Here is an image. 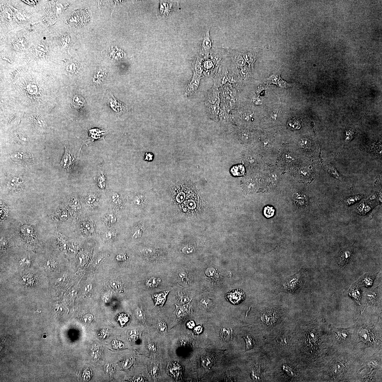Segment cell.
<instances>
[{
  "label": "cell",
  "mask_w": 382,
  "mask_h": 382,
  "mask_svg": "<svg viewBox=\"0 0 382 382\" xmlns=\"http://www.w3.org/2000/svg\"><path fill=\"white\" fill-rule=\"evenodd\" d=\"M244 339L246 341L247 345L246 351L250 350L253 348V346L255 344L254 339L251 335H248L244 337Z\"/></svg>",
  "instance_id": "34"
},
{
  "label": "cell",
  "mask_w": 382,
  "mask_h": 382,
  "mask_svg": "<svg viewBox=\"0 0 382 382\" xmlns=\"http://www.w3.org/2000/svg\"><path fill=\"white\" fill-rule=\"evenodd\" d=\"M169 292V291H167L153 294L152 297L155 302V306L163 305Z\"/></svg>",
  "instance_id": "17"
},
{
  "label": "cell",
  "mask_w": 382,
  "mask_h": 382,
  "mask_svg": "<svg viewBox=\"0 0 382 382\" xmlns=\"http://www.w3.org/2000/svg\"><path fill=\"white\" fill-rule=\"evenodd\" d=\"M115 236V234L112 231H109L106 233L105 237L108 240H110L113 239Z\"/></svg>",
  "instance_id": "50"
},
{
  "label": "cell",
  "mask_w": 382,
  "mask_h": 382,
  "mask_svg": "<svg viewBox=\"0 0 382 382\" xmlns=\"http://www.w3.org/2000/svg\"><path fill=\"white\" fill-rule=\"evenodd\" d=\"M193 251V249L191 247H185L183 249V251L185 253H190Z\"/></svg>",
  "instance_id": "58"
},
{
  "label": "cell",
  "mask_w": 382,
  "mask_h": 382,
  "mask_svg": "<svg viewBox=\"0 0 382 382\" xmlns=\"http://www.w3.org/2000/svg\"><path fill=\"white\" fill-rule=\"evenodd\" d=\"M187 326L189 328L193 329L195 326V322L193 320H191L187 324Z\"/></svg>",
  "instance_id": "57"
},
{
  "label": "cell",
  "mask_w": 382,
  "mask_h": 382,
  "mask_svg": "<svg viewBox=\"0 0 382 382\" xmlns=\"http://www.w3.org/2000/svg\"><path fill=\"white\" fill-rule=\"evenodd\" d=\"M157 370L156 368H154L152 371V374L153 376H155L157 373Z\"/></svg>",
  "instance_id": "61"
},
{
  "label": "cell",
  "mask_w": 382,
  "mask_h": 382,
  "mask_svg": "<svg viewBox=\"0 0 382 382\" xmlns=\"http://www.w3.org/2000/svg\"><path fill=\"white\" fill-rule=\"evenodd\" d=\"M65 148L66 152L61 162V165L64 169L67 170H70L74 167L75 159L72 153L69 151L66 147Z\"/></svg>",
  "instance_id": "11"
},
{
  "label": "cell",
  "mask_w": 382,
  "mask_h": 382,
  "mask_svg": "<svg viewBox=\"0 0 382 382\" xmlns=\"http://www.w3.org/2000/svg\"><path fill=\"white\" fill-rule=\"evenodd\" d=\"M252 101L254 104L259 105L261 104V101L260 99L256 96H253L252 97Z\"/></svg>",
  "instance_id": "51"
},
{
  "label": "cell",
  "mask_w": 382,
  "mask_h": 382,
  "mask_svg": "<svg viewBox=\"0 0 382 382\" xmlns=\"http://www.w3.org/2000/svg\"><path fill=\"white\" fill-rule=\"evenodd\" d=\"M11 157L14 161L24 164H30L31 161H30L32 160V157H30V155L22 153L13 154L12 155Z\"/></svg>",
  "instance_id": "16"
},
{
  "label": "cell",
  "mask_w": 382,
  "mask_h": 382,
  "mask_svg": "<svg viewBox=\"0 0 382 382\" xmlns=\"http://www.w3.org/2000/svg\"><path fill=\"white\" fill-rule=\"evenodd\" d=\"M352 290V296L353 298L356 299V300H358V299L360 298V293L359 290L357 288H355Z\"/></svg>",
  "instance_id": "47"
},
{
  "label": "cell",
  "mask_w": 382,
  "mask_h": 382,
  "mask_svg": "<svg viewBox=\"0 0 382 382\" xmlns=\"http://www.w3.org/2000/svg\"><path fill=\"white\" fill-rule=\"evenodd\" d=\"M309 173V171L308 169L305 168L301 169L300 172L301 175L305 177L308 176Z\"/></svg>",
  "instance_id": "52"
},
{
  "label": "cell",
  "mask_w": 382,
  "mask_h": 382,
  "mask_svg": "<svg viewBox=\"0 0 382 382\" xmlns=\"http://www.w3.org/2000/svg\"><path fill=\"white\" fill-rule=\"evenodd\" d=\"M288 125L290 128L292 129H300L301 126V121L299 119L294 118L290 120Z\"/></svg>",
  "instance_id": "31"
},
{
  "label": "cell",
  "mask_w": 382,
  "mask_h": 382,
  "mask_svg": "<svg viewBox=\"0 0 382 382\" xmlns=\"http://www.w3.org/2000/svg\"><path fill=\"white\" fill-rule=\"evenodd\" d=\"M247 161L250 163H253L254 161V160L253 157H247Z\"/></svg>",
  "instance_id": "60"
},
{
  "label": "cell",
  "mask_w": 382,
  "mask_h": 382,
  "mask_svg": "<svg viewBox=\"0 0 382 382\" xmlns=\"http://www.w3.org/2000/svg\"><path fill=\"white\" fill-rule=\"evenodd\" d=\"M233 334V329L230 328L223 327L221 330V338L224 341H229L232 338Z\"/></svg>",
  "instance_id": "21"
},
{
  "label": "cell",
  "mask_w": 382,
  "mask_h": 382,
  "mask_svg": "<svg viewBox=\"0 0 382 382\" xmlns=\"http://www.w3.org/2000/svg\"><path fill=\"white\" fill-rule=\"evenodd\" d=\"M110 285L112 288L115 290H121L122 287L121 282L118 281H112L110 282Z\"/></svg>",
  "instance_id": "42"
},
{
  "label": "cell",
  "mask_w": 382,
  "mask_h": 382,
  "mask_svg": "<svg viewBox=\"0 0 382 382\" xmlns=\"http://www.w3.org/2000/svg\"><path fill=\"white\" fill-rule=\"evenodd\" d=\"M231 119L230 112L225 108H221L219 114V120L223 122H227Z\"/></svg>",
  "instance_id": "26"
},
{
  "label": "cell",
  "mask_w": 382,
  "mask_h": 382,
  "mask_svg": "<svg viewBox=\"0 0 382 382\" xmlns=\"http://www.w3.org/2000/svg\"><path fill=\"white\" fill-rule=\"evenodd\" d=\"M70 18V21H73L76 25L78 24L79 25H84L87 23L89 20V16L88 13L84 10H82L79 13H75Z\"/></svg>",
  "instance_id": "14"
},
{
  "label": "cell",
  "mask_w": 382,
  "mask_h": 382,
  "mask_svg": "<svg viewBox=\"0 0 382 382\" xmlns=\"http://www.w3.org/2000/svg\"><path fill=\"white\" fill-rule=\"evenodd\" d=\"M210 28L207 29L202 39L200 54L202 56L203 60L209 58L210 51L212 48L213 42L210 35Z\"/></svg>",
  "instance_id": "5"
},
{
  "label": "cell",
  "mask_w": 382,
  "mask_h": 382,
  "mask_svg": "<svg viewBox=\"0 0 382 382\" xmlns=\"http://www.w3.org/2000/svg\"><path fill=\"white\" fill-rule=\"evenodd\" d=\"M23 182L22 178L13 177L10 179L8 182V187L11 190L18 189Z\"/></svg>",
  "instance_id": "24"
},
{
  "label": "cell",
  "mask_w": 382,
  "mask_h": 382,
  "mask_svg": "<svg viewBox=\"0 0 382 382\" xmlns=\"http://www.w3.org/2000/svg\"><path fill=\"white\" fill-rule=\"evenodd\" d=\"M145 160H147L148 161H151L153 160V155L151 153H146L145 154Z\"/></svg>",
  "instance_id": "56"
},
{
  "label": "cell",
  "mask_w": 382,
  "mask_h": 382,
  "mask_svg": "<svg viewBox=\"0 0 382 382\" xmlns=\"http://www.w3.org/2000/svg\"><path fill=\"white\" fill-rule=\"evenodd\" d=\"M190 301V299L185 294L181 292H179L177 296V302L179 304H185Z\"/></svg>",
  "instance_id": "32"
},
{
  "label": "cell",
  "mask_w": 382,
  "mask_h": 382,
  "mask_svg": "<svg viewBox=\"0 0 382 382\" xmlns=\"http://www.w3.org/2000/svg\"><path fill=\"white\" fill-rule=\"evenodd\" d=\"M328 172L330 174H332L335 177L338 179V180H342V176L339 173L336 168L333 166H329L328 167Z\"/></svg>",
  "instance_id": "36"
},
{
  "label": "cell",
  "mask_w": 382,
  "mask_h": 382,
  "mask_svg": "<svg viewBox=\"0 0 382 382\" xmlns=\"http://www.w3.org/2000/svg\"><path fill=\"white\" fill-rule=\"evenodd\" d=\"M202 330L203 328L201 325H199L195 328L194 331L196 334H199L201 333Z\"/></svg>",
  "instance_id": "53"
},
{
  "label": "cell",
  "mask_w": 382,
  "mask_h": 382,
  "mask_svg": "<svg viewBox=\"0 0 382 382\" xmlns=\"http://www.w3.org/2000/svg\"><path fill=\"white\" fill-rule=\"evenodd\" d=\"M85 200L88 206L92 208L97 206L99 203L98 195L94 192H90L88 193Z\"/></svg>",
  "instance_id": "18"
},
{
  "label": "cell",
  "mask_w": 382,
  "mask_h": 382,
  "mask_svg": "<svg viewBox=\"0 0 382 382\" xmlns=\"http://www.w3.org/2000/svg\"><path fill=\"white\" fill-rule=\"evenodd\" d=\"M278 83H279V86L284 87H284L288 86V84H287L286 82L281 79H280L279 81L278 82Z\"/></svg>",
  "instance_id": "55"
},
{
  "label": "cell",
  "mask_w": 382,
  "mask_h": 382,
  "mask_svg": "<svg viewBox=\"0 0 382 382\" xmlns=\"http://www.w3.org/2000/svg\"><path fill=\"white\" fill-rule=\"evenodd\" d=\"M275 209L273 207L267 206L265 207L264 210V214L268 218H269L274 215Z\"/></svg>",
  "instance_id": "37"
},
{
  "label": "cell",
  "mask_w": 382,
  "mask_h": 382,
  "mask_svg": "<svg viewBox=\"0 0 382 382\" xmlns=\"http://www.w3.org/2000/svg\"><path fill=\"white\" fill-rule=\"evenodd\" d=\"M239 137L243 140H247L249 138V134L247 133H239Z\"/></svg>",
  "instance_id": "48"
},
{
  "label": "cell",
  "mask_w": 382,
  "mask_h": 382,
  "mask_svg": "<svg viewBox=\"0 0 382 382\" xmlns=\"http://www.w3.org/2000/svg\"><path fill=\"white\" fill-rule=\"evenodd\" d=\"M158 329L162 332H166L167 331V325L164 322L161 321L158 323L157 325Z\"/></svg>",
  "instance_id": "44"
},
{
  "label": "cell",
  "mask_w": 382,
  "mask_h": 382,
  "mask_svg": "<svg viewBox=\"0 0 382 382\" xmlns=\"http://www.w3.org/2000/svg\"><path fill=\"white\" fill-rule=\"evenodd\" d=\"M179 277L181 278L182 281L184 283H187L188 281V276L187 272L185 271H181L179 274Z\"/></svg>",
  "instance_id": "46"
},
{
  "label": "cell",
  "mask_w": 382,
  "mask_h": 382,
  "mask_svg": "<svg viewBox=\"0 0 382 382\" xmlns=\"http://www.w3.org/2000/svg\"><path fill=\"white\" fill-rule=\"evenodd\" d=\"M190 303L184 304L183 305H177L175 304L176 308L174 313L178 318L185 316L187 315L189 311Z\"/></svg>",
  "instance_id": "19"
},
{
  "label": "cell",
  "mask_w": 382,
  "mask_h": 382,
  "mask_svg": "<svg viewBox=\"0 0 382 382\" xmlns=\"http://www.w3.org/2000/svg\"><path fill=\"white\" fill-rule=\"evenodd\" d=\"M227 57V49L212 48L210 51L209 58L217 67H220L224 58Z\"/></svg>",
  "instance_id": "4"
},
{
  "label": "cell",
  "mask_w": 382,
  "mask_h": 382,
  "mask_svg": "<svg viewBox=\"0 0 382 382\" xmlns=\"http://www.w3.org/2000/svg\"><path fill=\"white\" fill-rule=\"evenodd\" d=\"M86 102L83 97H82L75 95L73 98L72 105L75 109H83Z\"/></svg>",
  "instance_id": "23"
},
{
  "label": "cell",
  "mask_w": 382,
  "mask_h": 382,
  "mask_svg": "<svg viewBox=\"0 0 382 382\" xmlns=\"http://www.w3.org/2000/svg\"><path fill=\"white\" fill-rule=\"evenodd\" d=\"M301 273H298L287 278L278 286L277 290L280 292L294 293L300 288L302 285Z\"/></svg>",
  "instance_id": "1"
},
{
  "label": "cell",
  "mask_w": 382,
  "mask_h": 382,
  "mask_svg": "<svg viewBox=\"0 0 382 382\" xmlns=\"http://www.w3.org/2000/svg\"><path fill=\"white\" fill-rule=\"evenodd\" d=\"M201 78V77L194 75L192 79L186 85L185 89V95L186 97L192 95L197 90Z\"/></svg>",
  "instance_id": "12"
},
{
  "label": "cell",
  "mask_w": 382,
  "mask_h": 382,
  "mask_svg": "<svg viewBox=\"0 0 382 382\" xmlns=\"http://www.w3.org/2000/svg\"><path fill=\"white\" fill-rule=\"evenodd\" d=\"M244 296L243 292L237 291L233 293H230L228 297L230 301L235 304L239 302L243 299Z\"/></svg>",
  "instance_id": "22"
},
{
  "label": "cell",
  "mask_w": 382,
  "mask_h": 382,
  "mask_svg": "<svg viewBox=\"0 0 382 382\" xmlns=\"http://www.w3.org/2000/svg\"><path fill=\"white\" fill-rule=\"evenodd\" d=\"M93 319V316L91 315H86L84 318V321L86 322H89Z\"/></svg>",
  "instance_id": "54"
},
{
  "label": "cell",
  "mask_w": 382,
  "mask_h": 382,
  "mask_svg": "<svg viewBox=\"0 0 382 382\" xmlns=\"http://www.w3.org/2000/svg\"><path fill=\"white\" fill-rule=\"evenodd\" d=\"M148 348L149 350L153 352H156L157 350V347L156 345L154 343H150L148 345Z\"/></svg>",
  "instance_id": "49"
},
{
  "label": "cell",
  "mask_w": 382,
  "mask_h": 382,
  "mask_svg": "<svg viewBox=\"0 0 382 382\" xmlns=\"http://www.w3.org/2000/svg\"><path fill=\"white\" fill-rule=\"evenodd\" d=\"M91 289V284L87 285V286L86 287V288H85L86 291H89V290H90Z\"/></svg>",
  "instance_id": "62"
},
{
  "label": "cell",
  "mask_w": 382,
  "mask_h": 382,
  "mask_svg": "<svg viewBox=\"0 0 382 382\" xmlns=\"http://www.w3.org/2000/svg\"><path fill=\"white\" fill-rule=\"evenodd\" d=\"M172 367L170 368L169 371L170 373L173 375L174 377H178L181 373V365L178 364H173L171 365Z\"/></svg>",
  "instance_id": "27"
},
{
  "label": "cell",
  "mask_w": 382,
  "mask_h": 382,
  "mask_svg": "<svg viewBox=\"0 0 382 382\" xmlns=\"http://www.w3.org/2000/svg\"><path fill=\"white\" fill-rule=\"evenodd\" d=\"M101 167L98 173L97 181L99 187L101 189H103L106 187V178L104 171Z\"/></svg>",
  "instance_id": "20"
},
{
  "label": "cell",
  "mask_w": 382,
  "mask_h": 382,
  "mask_svg": "<svg viewBox=\"0 0 382 382\" xmlns=\"http://www.w3.org/2000/svg\"><path fill=\"white\" fill-rule=\"evenodd\" d=\"M262 53V49L258 47H254L250 50L242 53V56L246 62L249 65V68L254 69L255 63L260 57Z\"/></svg>",
  "instance_id": "2"
},
{
  "label": "cell",
  "mask_w": 382,
  "mask_h": 382,
  "mask_svg": "<svg viewBox=\"0 0 382 382\" xmlns=\"http://www.w3.org/2000/svg\"><path fill=\"white\" fill-rule=\"evenodd\" d=\"M205 102L220 105V93L219 89L213 87L209 89L206 93Z\"/></svg>",
  "instance_id": "10"
},
{
  "label": "cell",
  "mask_w": 382,
  "mask_h": 382,
  "mask_svg": "<svg viewBox=\"0 0 382 382\" xmlns=\"http://www.w3.org/2000/svg\"><path fill=\"white\" fill-rule=\"evenodd\" d=\"M134 314L137 318L140 320H143L144 319V315L142 310L140 308H138L135 311Z\"/></svg>",
  "instance_id": "45"
},
{
  "label": "cell",
  "mask_w": 382,
  "mask_h": 382,
  "mask_svg": "<svg viewBox=\"0 0 382 382\" xmlns=\"http://www.w3.org/2000/svg\"><path fill=\"white\" fill-rule=\"evenodd\" d=\"M229 70L225 67L221 66L217 74L213 77L214 87L219 88L228 82Z\"/></svg>",
  "instance_id": "6"
},
{
  "label": "cell",
  "mask_w": 382,
  "mask_h": 382,
  "mask_svg": "<svg viewBox=\"0 0 382 382\" xmlns=\"http://www.w3.org/2000/svg\"><path fill=\"white\" fill-rule=\"evenodd\" d=\"M353 252V245L341 251L338 257V263L340 266L342 267L347 265L352 258Z\"/></svg>",
  "instance_id": "7"
},
{
  "label": "cell",
  "mask_w": 382,
  "mask_h": 382,
  "mask_svg": "<svg viewBox=\"0 0 382 382\" xmlns=\"http://www.w3.org/2000/svg\"><path fill=\"white\" fill-rule=\"evenodd\" d=\"M103 221L107 225H112L116 223L117 218L114 214H108L105 216Z\"/></svg>",
  "instance_id": "30"
},
{
  "label": "cell",
  "mask_w": 382,
  "mask_h": 382,
  "mask_svg": "<svg viewBox=\"0 0 382 382\" xmlns=\"http://www.w3.org/2000/svg\"><path fill=\"white\" fill-rule=\"evenodd\" d=\"M111 201L115 206H118L121 204L122 199L120 195L117 193H112L110 195Z\"/></svg>",
  "instance_id": "33"
},
{
  "label": "cell",
  "mask_w": 382,
  "mask_h": 382,
  "mask_svg": "<svg viewBox=\"0 0 382 382\" xmlns=\"http://www.w3.org/2000/svg\"><path fill=\"white\" fill-rule=\"evenodd\" d=\"M219 88L221 99L236 97L237 90L236 84H231L228 82Z\"/></svg>",
  "instance_id": "8"
},
{
  "label": "cell",
  "mask_w": 382,
  "mask_h": 382,
  "mask_svg": "<svg viewBox=\"0 0 382 382\" xmlns=\"http://www.w3.org/2000/svg\"><path fill=\"white\" fill-rule=\"evenodd\" d=\"M202 361L203 365L206 368L211 367L213 364L212 358L209 356L206 355L204 357L202 358Z\"/></svg>",
  "instance_id": "38"
},
{
  "label": "cell",
  "mask_w": 382,
  "mask_h": 382,
  "mask_svg": "<svg viewBox=\"0 0 382 382\" xmlns=\"http://www.w3.org/2000/svg\"><path fill=\"white\" fill-rule=\"evenodd\" d=\"M110 98L109 102L110 106L116 113L118 114H121L128 111V108L123 103L115 98L113 95H112Z\"/></svg>",
  "instance_id": "13"
},
{
  "label": "cell",
  "mask_w": 382,
  "mask_h": 382,
  "mask_svg": "<svg viewBox=\"0 0 382 382\" xmlns=\"http://www.w3.org/2000/svg\"><path fill=\"white\" fill-rule=\"evenodd\" d=\"M161 281V280L160 278L152 277L146 281V285L149 287L154 288L158 286Z\"/></svg>",
  "instance_id": "28"
},
{
  "label": "cell",
  "mask_w": 382,
  "mask_h": 382,
  "mask_svg": "<svg viewBox=\"0 0 382 382\" xmlns=\"http://www.w3.org/2000/svg\"><path fill=\"white\" fill-rule=\"evenodd\" d=\"M231 172L234 176H241L244 174L245 169L241 165H239L233 167Z\"/></svg>",
  "instance_id": "35"
},
{
  "label": "cell",
  "mask_w": 382,
  "mask_h": 382,
  "mask_svg": "<svg viewBox=\"0 0 382 382\" xmlns=\"http://www.w3.org/2000/svg\"><path fill=\"white\" fill-rule=\"evenodd\" d=\"M227 57H229L232 61V67L240 68L246 66V62L242 56V53L234 49H227Z\"/></svg>",
  "instance_id": "3"
},
{
  "label": "cell",
  "mask_w": 382,
  "mask_h": 382,
  "mask_svg": "<svg viewBox=\"0 0 382 382\" xmlns=\"http://www.w3.org/2000/svg\"><path fill=\"white\" fill-rule=\"evenodd\" d=\"M16 141L18 143L25 145L28 142V138L22 134L18 133L16 135Z\"/></svg>",
  "instance_id": "39"
},
{
  "label": "cell",
  "mask_w": 382,
  "mask_h": 382,
  "mask_svg": "<svg viewBox=\"0 0 382 382\" xmlns=\"http://www.w3.org/2000/svg\"><path fill=\"white\" fill-rule=\"evenodd\" d=\"M26 3L30 5H34L37 3L38 1H23Z\"/></svg>",
  "instance_id": "59"
},
{
  "label": "cell",
  "mask_w": 382,
  "mask_h": 382,
  "mask_svg": "<svg viewBox=\"0 0 382 382\" xmlns=\"http://www.w3.org/2000/svg\"><path fill=\"white\" fill-rule=\"evenodd\" d=\"M365 196L363 194L344 197L342 200V204L344 207H348L364 199Z\"/></svg>",
  "instance_id": "15"
},
{
  "label": "cell",
  "mask_w": 382,
  "mask_h": 382,
  "mask_svg": "<svg viewBox=\"0 0 382 382\" xmlns=\"http://www.w3.org/2000/svg\"><path fill=\"white\" fill-rule=\"evenodd\" d=\"M293 197L296 203L299 206H304L306 204V199L304 195L296 193L293 195Z\"/></svg>",
  "instance_id": "29"
},
{
  "label": "cell",
  "mask_w": 382,
  "mask_h": 382,
  "mask_svg": "<svg viewBox=\"0 0 382 382\" xmlns=\"http://www.w3.org/2000/svg\"><path fill=\"white\" fill-rule=\"evenodd\" d=\"M280 72H277V73L273 74L270 76L269 78V81L272 82L273 84H277L278 81H279L280 79Z\"/></svg>",
  "instance_id": "40"
},
{
  "label": "cell",
  "mask_w": 382,
  "mask_h": 382,
  "mask_svg": "<svg viewBox=\"0 0 382 382\" xmlns=\"http://www.w3.org/2000/svg\"><path fill=\"white\" fill-rule=\"evenodd\" d=\"M311 144L309 140L306 138H303L299 141V145L300 147L304 149H308L310 147Z\"/></svg>",
  "instance_id": "41"
},
{
  "label": "cell",
  "mask_w": 382,
  "mask_h": 382,
  "mask_svg": "<svg viewBox=\"0 0 382 382\" xmlns=\"http://www.w3.org/2000/svg\"><path fill=\"white\" fill-rule=\"evenodd\" d=\"M205 105L206 114L209 118L214 121H219L220 105L205 102Z\"/></svg>",
  "instance_id": "9"
},
{
  "label": "cell",
  "mask_w": 382,
  "mask_h": 382,
  "mask_svg": "<svg viewBox=\"0 0 382 382\" xmlns=\"http://www.w3.org/2000/svg\"><path fill=\"white\" fill-rule=\"evenodd\" d=\"M83 228L85 232L89 233H93L94 231L93 226L89 222L85 223L83 225Z\"/></svg>",
  "instance_id": "43"
},
{
  "label": "cell",
  "mask_w": 382,
  "mask_h": 382,
  "mask_svg": "<svg viewBox=\"0 0 382 382\" xmlns=\"http://www.w3.org/2000/svg\"><path fill=\"white\" fill-rule=\"evenodd\" d=\"M33 121L35 126L39 129H44L47 126L46 120L41 116H35L33 120Z\"/></svg>",
  "instance_id": "25"
}]
</instances>
